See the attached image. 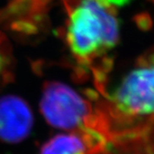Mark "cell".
<instances>
[{
	"label": "cell",
	"instance_id": "6da1fadb",
	"mask_svg": "<svg viewBox=\"0 0 154 154\" xmlns=\"http://www.w3.org/2000/svg\"><path fill=\"white\" fill-rule=\"evenodd\" d=\"M66 44L73 59L82 67L106 62L108 52L120 38V21L115 7L108 0H74L66 4Z\"/></svg>",
	"mask_w": 154,
	"mask_h": 154
},
{
	"label": "cell",
	"instance_id": "7a4b0ae2",
	"mask_svg": "<svg viewBox=\"0 0 154 154\" xmlns=\"http://www.w3.org/2000/svg\"><path fill=\"white\" fill-rule=\"evenodd\" d=\"M40 109L53 127L67 131L97 130L109 134L107 118L96 112L88 100L75 88L60 81L47 82L40 100Z\"/></svg>",
	"mask_w": 154,
	"mask_h": 154
},
{
	"label": "cell",
	"instance_id": "3957f363",
	"mask_svg": "<svg viewBox=\"0 0 154 154\" xmlns=\"http://www.w3.org/2000/svg\"><path fill=\"white\" fill-rule=\"evenodd\" d=\"M100 90L115 116L154 118V49L141 55L117 81Z\"/></svg>",
	"mask_w": 154,
	"mask_h": 154
},
{
	"label": "cell",
	"instance_id": "277c9868",
	"mask_svg": "<svg viewBox=\"0 0 154 154\" xmlns=\"http://www.w3.org/2000/svg\"><path fill=\"white\" fill-rule=\"evenodd\" d=\"M34 115L25 100L18 96L0 97V140L18 143L30 135Z\"/></svg>",
	"mask_w": 154,
	"mask_h": 154
},
{
	"label": "cell",
	"instance_id": "5b68a950",
	"mask_svg": "<svg viewBox=\"0 0 154 154\" xmlns=\"http://www.w3.org/2000/svg\"><path fill=\"white\" fill-rule=\"evenodd\" d=\"M109 139V136L97 130L69 131L44 143L40 154H101Z\"/></svg>",
	"mask_w": 154,
	"mask_h": 154
},
{
	"label": "cell",
	"instance_id": "8992f818",
	"mask_svg": "<svg viewBox=\"0 0 154 154\" xmlns=\"http://www.w3.org/2000/svg\"><path fill=\"white\" fill-rule=\"evenodd\" d=\"M108 1L114 7H120V6H124L128 1H130V0H108Z\"/></svg>",
	"mask_w": 154,
	"mask_h": 154
},
{
	"label": "cell",
	"instance_id": "52a82bcc",
	"mask_svg": "<svg viewBox=\"0 0 154 154\" xmlns=\"http://www.w3.org/2000/svg\"><path fill=\"white\" fill-rule=\"evenodd\" d=\"M1 65H2V63H1V57H0V70H1Z\"/></svg>",
	"mask_w": 154,
	"mask_h": 154
}]
</instances>
